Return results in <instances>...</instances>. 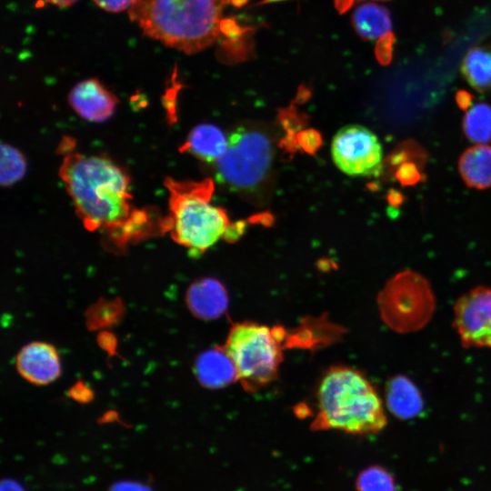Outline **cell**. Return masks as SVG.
Instances as JSON below:
<instances>
[{"mask_svg": "<svg viewBox=\"0 0 491 491\" xmlns=\"http://www.w3.org/2000/svg\"><path fill=\"white\" fill-rule=\"evenodd\" d=\"M45 1L56 6L66 7V6H70L74 5L78 0H45Z\"/></svg>", "mask_w": 491, "mask_h": 491, "instance_id": "cell-27", "label": "cell"}, {"mask_svg": "<svg viewBox=\"0 0 491 491\" xmlns=\"http://www.w3.org/2000/svg\"><path fill=\"white\" fill-rule=\"evenodd\" d=\"M461 72L466 82L478 92L491 88V46H476L466 55Z\"/></svg>", "mask_w": 491, "mask_h": 491, "instance_id": "cell-16", "label": "cell"}, {"mask_svg": "<svg viewBox=\"0 0 491 491\" xmlns=\"http://www.w3.org/2000/svg\"><path fill=\"white\" fill-rule=\"evenodd\" d=\"M227 138L226 150L215 163L217 180L238 192L260 188L269 178L274 160L269 133L254 125H243Z\"/></svg>", "mask_w": 491, "mask_h": 491, "instance_id": "cell-6", "label": "cell"}, {"mask_svg": "<svg viewBox=\"0 0 491 491\" xmlns=\"http://www.w3.org/2000/svg\"><path fill=\"white\" fill-rule=\"evenodd\" d=\"M284 0H264L261 4H268L274 2H279ZM356 0H336V5L340 12H345L347 10Z\"/></svg>", "mask_w": 491, "mask_h": 491, "instance_id": "cell-23", "label": "cell"}, {"mask_svg": "<svg viewBox=\"0 0 491 491\" xmlns=\"http://www.w3.org/2000/svg\"><path fill=\"white\" fill-rule=\"evenodd\" d=\"M351 19L357 35L366 40H379L392 32L389 11L376 3L368 2L358 5Z\"/></svg>", "mask_w": 491, "mask_h": 491, "instance_id": "cell-15", "label": "cell"}, {"mask_svg": "<svg viewBox=\"0 0 491 491\" xmlns=\"http://www.w3.org/2000/svg\"><path fill=\"white\" fill-rule=\"evenodd\" d=\"M227 136L218 126L204 123L195 125L181 145V152H188L205 163H216L227 147Z\"/></svg>", "mask_w": 491, "mask_h": 491, "instance_id": "cell-13", "label": "cell"}, {"mask_svg": "<svg viewBox=\"0 0 491 491\" xmlns=\"http://www.w3.org/2000/svg\"><path fill=\"white\" fill-rule=\"evenodd\" d=\"M71 138L63 139L58 175L85 228L102 235L110 250L165 235L164 216L155 207H136L128 173L111 158L74 150Z\"/></svg>", "mask_w": 491, "mask_h": 491, "instance_id": "cell-1", "label": "cell"}, {"mask_svg": "<svg viewBox=\"0 0 491 491\" xmlns=\"http://www.w3.org/2000/svg\"><path fill=\"white\" fill-rule=\"evenodd\" d=\"M185 301L191 313L204 320L219 317L226 309L228 298L224 286L210 277L194 282L188 288Z\"/></svg>", "mask_w": 491, "mask_h": 491, "instance_id": "cell-11", "label": "cell"}, {"mask_svg": "<svg viewBox=\"0 0 491 491\" xmlns=\"http://www.w3.org/2000/svg\"><path fill=\"white\" fill-rule=\"evenodd\" d=\"M119 103L117 96L97 78L75 84L68 94V104L81 118L91 123L107 121Z\"/></svg>", "mask_w": 491, "mask_h": 491, "instance_id": "cell-9", "label": "cell"}, {"mask_svg": "<svg viewBox=\"0 0 491 491\" xmlns=\"http://www.w3.org/2000/svg\"><path fill=\"white\" fill-rule=\"evenodd\" d=\"M388 408L396 416L409 418L421 409V398L416 387L406 379L395 378L386 389Z\"/></svg>", "mask_w": 491, "mask_h": 491, "instance_id": "cell-17", "label": "cell"}, {"mask_svg": "<svg viewBox=\"0 0 491 491\" xmlns=\"http://www.w3.org/2000/svg\"><path fill=\"white\" fill-rule=\"evenodd\" d=\"M457 103L460 106L467 108L471 104V95L465 91L459 92L457 94Z\"/></svg>", "mask_w": 491, "mask_h": 491, "instance_id": "cell-25", "label": "cell"}, {"mask_svg": "<svg viewBox=\"0 0 491 491\" xmlns=\"http://www.w3.org/2000/svg\"><path fill=\"white\" fill-rule=\"evenodd\" d=\"M195 372L200 384L209 388H220L237 379L235 365L223 347H214L198 356Z\"/></svg>", "mask_w": 491, "mask_h": 491, "instance_id": "cell-12", "label": "cell"}, {"mask_svg": "<svg viewBox=\"0 0 491 491\" xmlns=\"http://www.w3.org/2000/svg\"><path fill=\"white\" fill-rule=\"evenodd\" d=\"M393 45L394 35L392 32L377 40L376 55L381 64L387 65L391 61L393 55Z\"/></svg>", "mask_w": 491, "mask_h": 491, "instance_id": "cell-21", "label": "cell"}, {"mask_svg": "<svg viewBox=\"0 0 491 491\" xmlns=\"http://www.w3.org/2000/svg\"><path fill=\"white\" fill-rule=\"evenodd\" d=\"M286 336L281 326L270 327L250 321L232 326L224 348L246 392L257 391L276 378Z\"/></svg>", "mask_w": 491, "mask_h": 491, "instance_id": "cell-5", "label": "cell"}, {"mask_svg": "<svg viewBox=\"0 0 491 491\" xmlns=\"http://www.w3.org/2000/svg\"><path fill=\"white\" fill-rule=\"evenodd\" d=\"M15 366L22 377L38 386L54 382L61 373L57 350L45 342L24 346L16 356Z\"/></svg>", "mask_w": 491, "mask_h": 491, "instance_id": "cell-10", "label": "cell"}, {"mask_svg": "<svg viewBox=\"0 0 491 491\" xmlns=\"http://www.w3.org/2000/svg\"><path fill=\"white\" fill-rule=\"evenodd\" d=\"M230 0H135L127 10L143 34L186 55L216 42L224 26V10Z\"/></svg>", "mask_w": 491, "mask_h": 491, "instance_id": "cell-2", "label": "cell"}, {"mask_svg": "<svg viewBox=\"0 0 491 491\" xmlns=\"http://www.w3.org/2000/svg\"><path fill=\"white\" fill-rule=\"evenodd\" d=\"M113 491H146V489L142 486H133L131 484H121L114 488Z\"/></svg>", "mask_w": 491, "mask_h": 491, "instance_id": "cell-26", "label": "cell"}, {"mask_svg": "<svg viewBox=\"0 0 491 491\" xmlns=\"http://www.w3.org/2000/svg\"><path fill=\"white\" fill-rule=\"evenodd\" d=\"M168 212L165 234L180 246L201 253L225 235L229 220L225 212L210 203V182H185L166 177Z\"/></svg>", "mask_w": 491, "mask_h": 491, "instance_id": "cell-4", "label": "cell"}, {"mask_svg": "<svg viewBox=\"0 0 491 491\" xmlns=\"http://www.w3.org/2000/svg\"><path fill=\"white\" fill-rule=\"evenodd\" d=\"M454 326L465 346L491 347V288L462 296L454 308Z\"/></svg>", "mask_w": 491, "mask_h": 491, "instance_id": "cell-8", "label": "cell"}, {"mask_svg": "<svg viewBox=\"0 0 491 491\" xmlns=\"http://www.w3.org/2000/svg\"><path fill=\"white\" fill-rule=\"evenodd\" d=\"M357 491H396L392 475L384 467L371 466L359 473L356 478Z\"/></svg>", "mask_w": 491, "mask_h": 491, "instance_id": "cell-20", "label": "cell"}, {"mask_svg": "<svg viewBox=\"0 0 491 491\" xmlns=\"http://www.w3.org/2000/svg\"><path fill=\"white\" fill-rule=\"evenodd\" d=\"M462 126L469 141L491 143V105L481 102L471 105L466 112Z\"/></svg>", "mask_w": 491, "mask_h": 491, "instance_id": "cell-18", "label": "cell"}, {"mask_svg": "<svg viewBox=\"0 0 491 491\" xmlns=\"http://www.w3.org/2000/svg\"><path fill=\"white\" fill-rule=\"evenodd\" d=\"M101 9L110 13H119L128 10L135 0H93Z\"/></svg>", "mask_w": 491, "mask_h": 491, "instance_id": "cell-22", "label": "cell"}, {"mask_svg": "<svg viewBox=\"0 0 491 491\" xmlns=\"http://www.w3.org/2000/svg\"><path fill=\"white\" fill-rule=\"evenodd\" d=\"M1 491H24V489L16 482L4 480L1 484Z\"/></svg>", "mask_w": 491, "mask_h": 491, "instance_id": "cell-24", "label": "cell"}, {"mask_svg": "<svg viewBox=\"0 0 491 491\" xmlns=\"http://www.w3.org/2000/svg\"><path fill=\"white\" fill-rule=\"evenodd\" d=\"M386 425L382 400L362 373L344 366L326 372L317 390L314 429L364 435L378 433Z\"/></svg>", "mask_w": 491, "mask_h": 491, "instance_id": "cell-3", "label": "cell"}, {"mask_svg": "<svg viewBox=\"0 0 491 491\" xmlns=\"http://www.w3.org/2000/svg\"><path fill=\"white\" fill-rule=\"evenodd\" d=\"M0 148V182L7 187L22 180L27 163L23 153L10 144L2 143Z\"/></svg>", "mask_w": 491, "mask_h": 491, "instance_id": "cell-19", "label": "cell"}, {"mask_svg": "<svg viewBox=\"0 0 491 491\" xmlns=\"http://www.w3.org/2000/svg\"><path fill=\"white\" fill-rule=\"evenodd\" d=\"M330 149L334 164L345 175L370 176L381 172L382 145L378 137L364 125L341 127L334 135Z\"/></svg>", "mask_w": 491, "mask_h": 491, "instance_id": "cell-7", "label": "cell"}, {"mask_svg": "<svg viewBox=\"0 0 491 491\" xmlns=\"http://www.w3.org/2000/svg\"><path fill=\"white\" fill-rule=\"evenodd\" d=\"M458 171L468 187H491V145L476 144L466 149L459 157Z\"/></svg>", "mask_w": 491, "mask_h": 491, "instance_id": "cell-14", "label": "cell"}]
</instances>
